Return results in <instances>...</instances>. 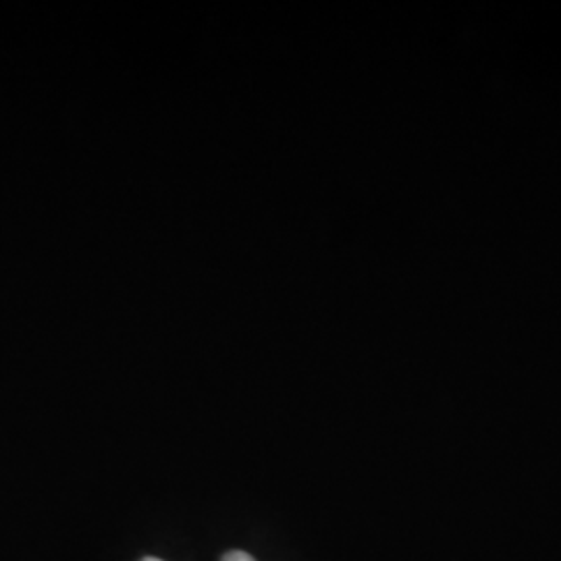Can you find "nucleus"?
<instances>
[{
    "instance_id": "nucleus-1",
    "label": "nucleus",
    "mask_w": 561,
    "mask_h": 561,
    "mask_svg": "<svg viewBox=\"0 0 561 561\" xmlns=\"http://www.w3.org/2000/svg\"><path fill=\"white\" fill-rule=\"evenodd\" d=\"M222 561H256L252 556H248V553H243V551H231V553H227Z\"/></svg>"
},
{
    "instance_id": "nucleus-2",
    "label": "nucleus",
    "mask_w": 561,
    "mask_h": 561,
    "mask_svg": "<svg viewBox=\"0 0 561 561\" xmlns=\"http://www.w3.org/2000/svg\"><path fill=\"white\" fill-rule=\"evenodd\" d=\"M141 561H162V560H157V558H146V560H141Z\"/></svg>"
}]
</instances>
